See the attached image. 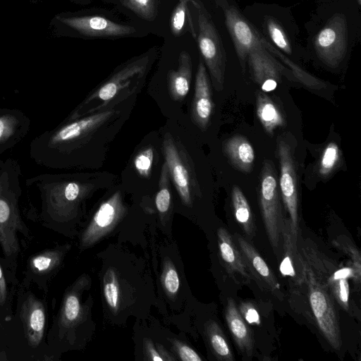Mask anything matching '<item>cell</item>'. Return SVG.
Masks as SVG:
<instances>
[{
  "instance_id": "4316f807",
  "label": "cell",
  "mask_w": 361,
  "mask_h": 361,
  "mask_svg": "<svg viewBox=\"0 0 361 361\" xmlns=\"http://www.w3.org/2000/svg\"><path fill=\"white\" fill-rule=\"evenodd\" d=\"M261 42L271 54L276 56V57H278L289 67V70L291 71L294 78L298 80L300 83L313 90H322V88L326 87V85L324 81L305 71L299 66L289 59L272 44H270L262 36L261 38Z\"/></svg>"
},
{
  "instance_id": "44dd1931",
  "label": "cell",
  "mask_w": 361,
  "mask_h": 361,
  "mask_svg": "<svg viewBox=\"0 0 361 361\" xmlns=\"http://www.w3.org/2000/svg\"><path fill=\"white\" fill-rule=\"evenodd\" d=\"M225 317L238 349L241 353L251 355L254 347L251 331L232 298H228L227 301Z\"/></svg>"
},
{
  "instance_id": "836d02e7",
  "label": "cell",
  "mask_w": 361,
  "mask_h": 361,
  "mask_svg": "<svg viewBox=\"0 0 361 361\" xmlns=\"http://www.w3.org/2000/svg\"><path fill=\"white\" fill-rule=\"evenodd\" d=\"M189 3L190 0H179L172 13L171 30L175 36H179L182 33L186 16L191 17L188 8Z\"/></svg>"
},
{
  "instance_id": "7c38bea8",
  "label": "cell",
  "mask_w": 361,
  "mask_h": 361,
  "mask_svg": "<svg viewBox=\"0 0 361 361\" xmlns=\"http://www.w3.org/2000/svg\"><path fill=\"white\" fill-rule=\"evenodd\" d=\"M252 78L262 92L274 90L281 80V75L295 80L291 71L281 64L262 45L251 49L247 54Z\"/></svg>"
},
{
  "instance_id": "484cf974",
  "label": "cell",
  "mask_w": 361,
  "mask_h": 361,
  "mask_svg": "<svg viewBox=\"0 0 361 361\" xmlns=\"http://www.w3.org/2000/svg\"><path fill=\"white\" fill-rule=\"evenodd\" d=\"M231 201L234 215L247 235H255V224L250 204L239 187L234 185L231 191Z\"/></svg>"
},
{
  "instance_id": "1f68e13d",
  "label": "cell",
  "mask_w": 361,
  "mask_h": 361,
  "mask_svg": "<svg viewBox=\"0 0 361 361\" xmlns=\"http://www.w3.org/2000/svg\"><path fill=\"white\" fill-rule=\"evenodd\" d=\"M123 5L147 20H153L157 13V0H121Z\"/></svg>"
},
{
  "instance_id": "2e32d148",
  "label": "cell",
  "mask_w": 361,
  "mask_h": 361,
  "mask_svg": "<svg viewBox=\"0 0 361 361\" xmlns=\"http://www.w3.org/2000/svg\"><path fill=\"white\" fill-rule=\"evenodd\" d=\"M164 151L166 164L174 185L186 204L191 203L192 180L188 167L185 166L173 139L166 135L164 140Z\"/></svg>"
},
{
  "instance_id": "cb8c5ba5",
  "label": "cell",
  "mask_w": 361,
  "mask_h": 361,
  "mask_svg": "<svg viewBox=\"0 0 361 361\" xmlns=\"http://www.w3.org/2000/svg\"><path fill=\"white\" fill-rule=\"evenodd\" d=\"M256 113L264 130L269 135H273L276 128L286 124L281 110L264 92H257Z\"/></svg>"
},
{
  "instance_id": "277c9868",
  "label": "cell",
  "mask_w": 361,
  "mask_h": 361,
  "mask_svg": "<svg viewBox=\"0 0 361 361\" xmlns=\"http://www.w3.org/2000/svg\"><path fill=\"white\" fill-rule=\"evenodd\" d=\"M197 11L198 33L196 37L202 59L209 70L216 90L224 87L226 54L221 36L204 5L200 0H190Z\"/></svg>"
},
{
  "instance_id": "f35d334b",
  "label": "cell",
  "mask_w": 361,
  "mask_h": 361,
  "mask_svg": "<svg viewBox=\"0 0 361 361\" xmlns=\"http://www.w3.org/2000/svg\"><path fill=\"white\" fill-rule=\"evenodd\" d=\"M178 353L180 358L183 361L202 360V358L192 348L183 344L178 345Z\"/></svg>"
},
{
  "instance_id": "8fae6325",
  "label": "cell",
  "mask_w": 361,
  "mask_h": 361,
  "mask_svg": "<svg viewBox=\"0 0 361 361\" xmlns=\"http://www.w3.org/2000/svg\"><path fill=\"white\" fill-rule=\"evenodd\" d=\"M277 154L280 164L279 190L289 214L292 229L298 235V191L293 151L282 135L277 140Z\"/></svg>"
},
{
  "instance_id": "b9f144b4",
  "label": "cell",
  "mask_w": 361,
  "mask_h": 361,
  "mask_svg": "<svg viewBox=\"0 0 361 361\" xmlns=\"http://www.w3.org/2000/svg\"><path fill=\"white\" fill-rule=\"evenodd\" d=\"M0 361H7L4 353L0 349Z\"/></svg>"
},
{
  "instance_id": "52a82bcc",
  "label": "cell",
  "mask_w": 361,
  "mask_h": 361,
  "mask_svg": "<svg viewBox=\"0 0 361 361\" xmlns=\"http://www.w3.org/2000/svg\"><path fill=\"white\" fill-rule=\"evenodd\" d=\"M305 283L307 285L310 306L321 332L334 350H339L342 341L334 299L317 280L307 263Z\"/></svg>"
},
{
  "instance_id": "5bb4252c",
  "label": "cell",
  "mask_w": 361,
  "mask_h": 361,
  "mask_svg": "<svg viewBox=\"0 0 361 361\" xmlns=\"http://www.w3.org/2000/svg\"><path fill=\"white\" fill-rule=\"evenodd\" d=\"M284 257L280 264V272L288 276L295 284L302 285L306 280V262L297 246L298 235L292 229L290 219H283L281 231Z\"/></svg>"
},
{
  "instance_id": "d4e9b609",
  "label": "cell",
  "mask_w": 361,
  "mask_h": 361,
  "mask_svg": "<svg viewBox=\"0 0 361 361\" xmlns=\"http://www.w3.org/2000/svg\"><path fill=\"white\" fill-rule=\"evenodd\" d=\"M192 77V61L188 52L182 51L178 58L176 71L171 70L168 74L169 90L174 100H181L188 93Z\"/></svg>"
},
{
  "instance_id": "7402d4cb",
  "label": "cell",
  "mask_w": 361,
  "mask_h": 361,
  "mask_svg": "<svg viewBox=\"0 0 361 361\" xmlns=\"http://www.w3.org/2000/svg\"><path fill=\"white\" fill-rule=\"evenodd\" d=\"M223 151L231 164L238 170L249 173L255 159V150L251 143L242 135H235L223 145Z\"/></svg>"
},
{
  "instance_id": "d6a6232c",
  "label": "cell",
  "mask_w": 361,
  "mask_h": 361,
  "mask_svg": "<svg viewBox=\"0 0 361 361\" xmlns=\"http://www.w3.org/2000/svg\"><path fill=\"white\" fill-rule=\"evenodd\" d=\"M169 173L166 163L163 165L159 181V190L155 197V204L160 213L168 211L171 203V193L169 187Z\"/></svg>"
},
{
  "instance_id": "74e56055",
  "label": "cell",
  "mask_w": 361,
  "mask_h": 361,
  "mask_svg": "<svg viewBox=\"0 0 361 361\" xmlns=\"http://www.w3.org/2000/svg\"><path fill=\"white\" fill-rule=\"evenodd\" d=\"M239 312L243 317L250 324L259 325L260 317L257 310L250 302H242L239 307Z\"/></svg>"
},
{
  "instance_id": "8d00e7d4",
  "label": "cell",
  "mask_w": 361,
  "mask_h": 361,
  "mask_svg": "<svg viewBox=\"0 0 361 361\" xmlns=\"http://www.w3.org/2000/svg\"><path fill=\"white\" fill-rule=\"evenodd\" d=\"M164 284L166 290L171 294L177 293L179 288V278L176 269L169 267L164 274Z\"/></svg>"
},
{
  "instance_id": "ba28073f",
  "label": "cell",
  "mask_w": 361,
  "mask_h": 361,
  "mask_svg": "<svg viewBox=\"0 0 361 361\" xmlns=\"http://www.w3.org/2000/svg\"><path fill=\"white\" fill-rule=\"evenodd\" d=\"M316 53L326 66L336 68L344 59L348 50V25L345 17L334 14L315 36Z\"/></svg>"
},
{
  "instance_id": "4fadbf2b",
  "label": "cell",
  "mask_w": 361,
  "mask_h": 361,
  "mask_svg": "<svg viewBox=\"0 0 361 361\" xmlns=\"http://www.w3.org/2000/svg\"><path fill=\"white\" fill-rule=\"evenodd\" d=\"M59 20L78 33L90 37H118L132 35L134 27L94 16L59 18Z\"/></svg>"
},
{
  "instance_id": "9c48e42d",
  "label": "cell",
  "mask_w": 361,
  "mask_h": 361,
  "mask_svg": "<svg viewBox=\"0 0 361 361\" xmlns=\"http://www.w3.org/2000/svg\"><path fill=\"white\" fill-rule=\"evenodd\" d=\"M69 246L47 248L30 255L26 262L20 284L25 287L35 285L47 294L52 279L60 269Z\"/></svg>"
},
{
  "instance_id": "f546056e",
  "label": "cell",
  "mask_w": 361,
  "mask_h": 361,
  "mask_svg": "<svg viewBox=\"0 0 361 361\" xmlns=\"http://www.w3.org/2000/svg\"><path fill=\"white\" fill-rule=\"evenodd\" d=\"M267 33L279 50L283 51L286 54H292V47L290 40L281 25L276 19L268 17L265 20Z\"/></svg>"
},
{
  "instance_id": "ab89813d",
  "label": "cell",
  "mask_w": 361,
  "mask_h": 361,
  "mask_svg": "<svg viewBox=\"0 0 361 361\" xmlns=\"http://www.w3.org/2000/svg\"><path fill=\"white\" fill-rule=\"evenodd\" d=\"M16 121L11 118H0V141L8 138L13 131Z\"/></svg>"
},
{
  "instance_id": "30bf717a",
  "label": "cell",
  "mask_w": 361,
  "mask_h": 361,
  "mask_svg": "<svg viewBox=\"0 0 361 361\" xmlns=\"http://www.w3.org/2000/svg\"><path fill=\"white\" fill-rule=\"evenodd\" d=\"M215 2L224 13L227 30L244 71L247 54L251 49L262 44V35L233 3L228 0H215Z\"/></svg>"
},
{
  "instance_id": "5b68a950",
  "label": "cell",
  "mask_w": 361,
  "mask_h": 361,
  "mask_svg": "<svg viewBox=\"0 0 361 361\" xmlns=\"http://www.w3.org/2000/svg\"><path fill=\"white\" fill-rule=\"evenodd\" d=\"M19 234L25 238L31 237L30 230L22 219L17 197L0 188V247L6 266L17 273L20 255Z\"/></svg>"
},
{
  "instance_id": "60d3db41",
  "label": "cell",
  "mask_w": 361,
  "mask_h": 361,
  "mask_svg": "<svg viewBox=\"0 0 361 361\" xmlns=\"http://www.w3.org/2000/svg\"><path fill=\"white\" fill-rule=\"evenodd\" d=\"M147 351L149 354V356H150V359L152 360H164V359L160 356V355L157 353L154 348L152 346H151L150 345H148L147 346Z\"/></svg>"
},
{
  "instance_id": "7a4b0ae2",
  "label": "cell",
  "mask_w": 361,
  "mask_h": 361,
  "mask_svg": "<svg viewBox=\"0 0 361 361\" xmlns=\"http://www.w3.org/2000/svg\"><path fill=\"white\" fill-rule=\"evenodd\" d=\"M149 60L147 53L122 66L82 102L73 118L104 111L110 104L128 97L137 88Z\"/></svg>"
},
{
  "instance_id": "e575fe53",
  "label": "cell",
  "mask_w": 361,
  "mask_h": 361,
  "mask_svg": "<svg viewBox=\"0 0 361 361\" xmlns=\"http://www.w3.org/2000/svg\"><path fill=\"white\" fill-rule=\"evenodd\" d=\"M104 294L109 306L113 310L117 309L119 291L114 273L112 271H109L106 275L104 283Z\"/></svg>"
},
{
  "instance_id": "7bdbcfd3",
  "label": "cell",
  "mask_w": 361,
  "mask_h": 361,
  "mask_svg": "<svg viewBox=\"0 0 361 361\" xmlns=\"http://www.w3.org/2000/svg\"><path fill=\"white\" fill-rule=\"evenodd\" d=\"M358 4L360 6L361 5V0H357Z\"/></svg>"
},
{
  "instance_id": "d590c367",
  "label": "cell",
  "mask_w": 361,
  "mask_h": 361,
  "mask_svg": "<svg viewBox=\"0 0 361 361\" xmlns=\"http://www.w3.org/2000/svg\"><path fill=\"white\" fill-rule=\"evenodd\" d=\"M154 151L149 147L140 152L135 157L134 164L137 172L144 177H148L153 162Z\"/></svg>"
},
{
  "instance_id": "83f0119b",
  "label": "cell",
  "mask_w": 361,
  "mask_h": 361,
  "mask_svg": "<svg viewBox=\"0 0 361 361\" xmlns=\"http://www.w3.org/2000/svg\"><path fill=\"white\" fill-rule=\"evenodd\" d=\"M332 244L349 258L350 266L355 273L353 281L355 284L360 285L361 276V256L359 250L355 245L345 235L338 236L332 241Z\"/></svg>"
},
{
  "instance_id": "4dcf8cb0",
  "label": "cell",
  "mask_w": 361,
  "mask_h": 361,
  "mask_svg": "<svg viewBox=\"0 0 361 361\" xmlns=\"http://www.w3.org/2000/svg\"><path fill=\"white\" fill-rule=\"evenodd\" d=\"M341 158V151L338 145L331 142L324 149L319 164V172L326 177L336 168Z\"/></svg>"
},
{
  "instance_id": "e0dca14e",
  "label": "cell",
  "mask_w": 361,
  "mask_h": 361,
  "mask_svg": "<svg viewBox=\"0 0 361 361\" xmlns=\"http://www.w3.org/2000/svg\"><path fill=\"white\" fill-rule=\"evenodd\" d=\"M123 211L121 195L116 192L100 205L91 224L82 235L81 244L88 245L104 234L121 216Z\"/></svg>"
},
{
  "instance_id": "ffe728a7",
  "label": "cell",
  "mask_w": 361,
  "mask_h": 361,
  "mask_svg": "<svg viewBox=\"0 0 361 361\" xmlns=\"http://www.w3.org/2000/svg\"><path fill=\"white\" fill-rule=\"evenodd\" d=\"M217 235L220 255L228 274L232 276L238 274L249 281L250 272L233 237L224 228H219Z\"/></svg>"
},
{
  "instance_id": "603a6c76",
  "label": "cell",
  "mask_w": 361,
  "mask_h": 361,
  "mask_svg": "<svg viewBox=\"0 0 361 361\" xmlns=\"http://www.w3.org/2000/svg\"><path fill=\"white\" fill-rule=\"evenodd\" d=\"M17 273L11 271L0 255V323L13 312L15 298L20 284Z\"/></svg>"
},
{
  "instance_id": "f1b7e54d",
  "label": "cell",
  "mask_w": 361,
  "mask_h": 361,
  "mask_svg": "<svg viewBox=\"0 0 361 361\" xmlns=\"http://www.w3.org/2000/svg\"><path fill=\"white\" fill-rule=\"evenodd\" d=\"M208 335L212 348L219 360L225 361L234 360L231 349L223 331L217 324L212 322L209 324Z\"/></svg>"
},
{
  "instance_id": "9a60e30c",
  "label": "cell",
  "mask_w": 361,
  "mask_h": 361,
  "mask_svg": "<svg viewBox=\"0 0 361 361\" xmlns=\"http://www.w3.org/2000/svg\"><path fill=\"white\" fill-rule=\"evenodd\" d=\"M213 108L210 80L205 64L200 58L195 78L191 114L195 123L202 130L208 126Z\"/></svg>"
},
{
  "instance_id": "8992f818",
  "label": "cell",
  "mask_w": 361,
  "mask_h": 361,
  "mask_svg": "<svg viewBox=\"0 0 361 361\" xmlns=\"http://www.w3.org/2000/svg\"><path fill=\"white\" fill-rule=\"evenodd\" d=\"M277 174L273 162L265 159L261 171L259 206L269 242L277 249L283 221Z\"/></svg>"
},
{
  "instance_id": "ac0fdd59",
  "label": "cell",
  "mask_w": 361,
  "mask_h": 361,
  "mask_svg": "<svg viewBox=\"0 0 361 361\" xmlns=\"http://www.w3.org/2000/svg\"><path fill=\"white\" fill-rule=\"evenodd\" d=\"M113 114L110 110L99 111L72 122L59 130L52 137L53 143L79 140L97 129Z\"/></svg>"
},
{
  "instance_id": "3957f363",
  "label": "cell",
  "mask_w": 361,
  "mask_h": 361,
  "mask_svg": "<svg viewBox=\"0 0 361 361\" xmlns=\"http://www.w3.org/2000/svg\"><path fill=\"white\" fill-rule=\"evenodd\" d=\"M302 255L315 278L344 310H350L348 280L355 279L351 266L344 267L335 262L317 248L306 245L301 248Z\"/></svg>"
},
{
  "instance_id": "6da1fadb",
  "label": "cell",
  "mask_w": 361,
  "mask_h": 361,
  "mask_svg": "<svg viewBox=\"0 0 361 361\" xmlns=\"http://www.w3.org/2000/svg\"><path fill=\"white\" fill-rule=\"evenodd\" d=\"M48 316L46 298L20 282L13 314L0 323V349L7 361H51Z\"/></svg>"
},
{
  "instance_id": "d6986e66",
  "label": "cell",
  "mask_w": 361,
  "mask_h": 361,
  "mask_svg": "<svg viewBox=\"0 0 361 361\" xmlns=\"http://www.w3.org/2000/svg\"><path fill=\"white\" fill-rule=\"evenodd\" d=\"M237 239L239 250L250 272L252 273L258 281L266 283L273 293H277L280 290V286L271 269L250 243L240 235H238Z\"/></svg>"
}]
</instances>
